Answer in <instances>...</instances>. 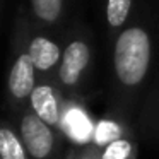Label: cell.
Wrapping results in <instances>:
<instances>
[{
	"label": "cell",
	"instance_id": "obj_10",
	"mask_svg": "<svg viewBox=\"0 0 159 159\" xmlns=\"http://www.w3.org/2000/svg\"><path fill=\"white\" fill-rule=\"evenodd\" d=\"M0 159H29L19 132L7 121H0Z\"/></svg>",
	"mask_w": 159,
	"mask_h": 159
},
{
	"label": "cell",
	"instance_id": "obj_4",
	"mask_svg": "<svg viewBox=\"0 0 159 159\" xmlns=\"http://www.w3.org/2000/svg\"><path fill=\"white\" fill-rule=\"evenodd\" d=\"M16 11L19 12L22 19L26 50L33 60L38 77L39 79H55L63 53L65 31H52V29H43L34 26L28 14V7H26L24 0L19 2Z\"/></svg>",
	"mask_w": 159,
	"mask_h": 159
},
{
	"label": "cell",
	"instance_id": "obj_9",
	"mask_svg": "<svg viewBox=\"0 0 159 159\" xmlns=\"http://www.w3.org/2000/svg\"><path fill=\"white\" fill-rule=\"evenodd\" d=\"M128 130H130V125L125 120H121V118H118V116H113V115H108V116L101 118V120L94 125L91 144L98 149H103L104 145H108L110 142L123 137Z\"/></svg>",
	"mask_w": 159,
	"mask_h": 159
},
{
	"label": "cell",
	"instance_id": "obj_13",
	"mask_svg": "<svg viewBox=\"0 0 159 159\" xmlns=\"http://www.w3.org/2000/svg\"><path fill=\"white\" fill-rule=\"evenodd\" d=\"M149 104H151V106H159V80H157V86H156V89H154V93H152L151 99H149ZM156 113H159V108H157ZM157 127H159V121H157Z\"/></svg>",
	"mask_w": 159,
	"mask_h": 159
},
{
	"label": "cell",
	"instance_id": "obj_11",
	"mask_svg": "<svg viewBox=\"0 0 159 159\" xmlns=\"http://www.w3.org/2000/svg\"><path fill=\"white\" fill-rule=\"evenodd\" d=\"M101 151V159H137L139 157V142L134 135V130H128L123 137L110 142Z\"/></svg>",
	"mask_w": 159,
	"mask_h": 159
},
{
	"label": "cell",
	"instance_id": "obj_3",
	"mask_svg": "<svg viewBox=\"0 0 159 159\" xmlns=\"http://www.w3.org/2000/svg\"><path fill=\"white\" fill-rule=\"evenodd\" d=\"M39 77L36 72L33 60L26 50L24 41V28L19 12L16 11L14 22H12V36H11V53H9V70H7V99L14 108L28 106V101L38 84Z\"/></svg>",
	"mask_w": 159,
	"mask_h": 159
},
{
	"label": "cell",
	"instance_id": "obj_12",
	"mask_svg": "<svg viewBox=\"0 0 159 159\" xmlns=\"http://www.w3.org/2000/svg\"><path fill=\"white\" fill-rule=\"evenodd\" d=\"M79 159H101V151L93 144L84 145L79 149Z\"/></svg>",
	"mask_w": 159,
	"mask_h": 159
},
{
	"label": "cell",
	"instance_id": "obj_1",
	"mask_svg": "<svg viewBox=\"0 0 159 159\" xmlns=\"http://www.w3.org/2000/svg\"><path fill=\"white\" fill-rule=\"evenodd\" d=\"M144 0L137 14L115 36L111 52V91L120 106H128L145 87L159 53V9Z\"/></svg>",
	"mask_w": 159,
	"mask_h": 159
},
{
	"label": "cell",
	"instance_id": "obj_5",
	"mask_svg": "<svg viewBox=\"0 0 159 159\" xmlns=\"http://www.w3.org/2000/svg\"><path fill=\"white\" fill-rule=\"evenodd\" d=\"M17 132L29 159H58L62 135L39 120L28 106L21 113Z\"/></svg>",
	"mask_w": 159,
	"mask_h": 159
},
{
	"label": "cell",
	"instance_id": "obj_14",
	"mask_svg": "<svg viewBox=\"0 0 159 159\" xmlns=\"http://www.w3.org/2000/svg\"><path fill=\"white\" fill-rule=\"evenodd\" d=\"M65 159H79V149H70L65 154Z\"/></svg>",
	"mask_w": 159,
	"mask_h": 159
},
{
	"label": "cell",
	"instance_id": "obj_7",
	"mask_svg": "<svg viewBox=\"0 0 159 159\" xmlns=\"http://www.w3.org/2000/svg\"><path fill=\"white\" fill-rule=\"evenodd\" d=\"M33 24L52 31H65L79 17L82 0H24Z\"/></svg>",
	"mask_w": 159,
	"mask_h": 159
},
{
	"label": "cell",
	"instance_id": "obj_6",
	"mask_svg": "<svg viewBox=\"0 0 159 159\" xmlns=\"http://www.w3.org/2000/svg\"><path fill=\"white\" fill-rule=\"evenodd\" d=\"M67 94L53 79H39L28 101V108L46 125L62 135Z\"/></svg>",
	"mask_w": 159,
	"mask_h": 159
},
{
	"label": "cell",
	"instance_id": "obj_2",
	"mask_svg": "<svg viewBox=\"0 0 159 159\" xmlns=\"http://www.w3.org/2000/svg\"><path fill=\"white\" fill-rule=\"evenodd\" d=\"M96 60V36L82 17H77L63 34V53L55 82L67 94L74 96L87 82Z\"/></svg>",
	"mask_w": 159,
	"mask_h": 159
},
{
	"label": "cell",
	"instance_id": "obj_15",
	"mask_svg": "<svg viewBox=\"0 0 159 159\" xmlns=\"http://www.w3.org/2000/svg\"><path fill=\"white\" fill-rule=\"evenodd\" d=\"M4 7H5V0H0V17H2V12H4Z\"/></svg>",
	"mask_w": 159,
	"mask_h": 159
},
{
	"label": "cell",
	"instance_id": "obj_8",
	"mask_svg": "<svg viewBox=\"0 0 159 159\" xmlns=\"http://www.w3.org/2000/svg\"><path fill=\"white\" fill-rule=\"evenodd\" d=\"M144 0H91L108 45L134 19Z\"/></svg>",
	"mask_w": 159,
	"mask_h": 159
}]
</instances>
